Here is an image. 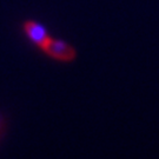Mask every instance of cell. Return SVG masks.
<instances>
[{"label": "cell", "mask_w": 159, "mask_h": 159, "mask_svg": "<svg viewBox=\"0 0 159 159\" xmlns=\"http://www.w3.org/2000/svg\"><path fill=\"white\" fill-rule=\"evenodd\" d=\"M40 50L47 54L50 58L63 61V63H70L73 61L77 57V52L72 45L64 41L61 39H56L53 37H50L44 43V45L40 47Z\"/></svg>", "instance_id": "obj_1"}, {"label": "cell", "mask_w": 159, "mask_h": 159, "mask_svg": "<svg viewBox=\"0 0 159 159\" xmlns=\"http://www.w3.org/2000/svg\"><path fill=\"white\" fill-rule=\"evenodd\" d=\"M23 29L26 37L33 43L34 45L38 46L39 48L44 45V43L46 40L51 37L44 25H41L40 23H37L34 20L25 21L23 25Z\"/></svg>", "instance_id": "obj_2"}, {"label": "cell", "mask_w": 159, "mask_h": 159, "mask_svg": "<svg viewBox=\"0 0 159 159\" xmlns=\"http://www.w3.org/2000/svg\"><path fill=\"white\" fill-rule=\"evenodd\" d=\"M2 124H4V120L0 118V133H1V130H2Z\"/></svg>", "instance_id": "obj_3"}]
</instances>
